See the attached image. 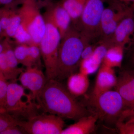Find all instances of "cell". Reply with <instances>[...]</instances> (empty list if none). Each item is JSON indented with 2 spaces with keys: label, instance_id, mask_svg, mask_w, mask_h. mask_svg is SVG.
Here are the masks:
<instances>
[{
  "label": "cell",
  "instance_id": "22",
  "mask_svg": "<svg viewBox=\"0 0 134 134\" xmlns=\"http://www.w3.org/2000/svg\"><path fill=\"white\" fill-rule=\"evenodd\" d=\"M100 66L101 65L90 57L81 60L79 65V72L88 76L97 72Z\"/></svg>",
  "mask_w": 134,
  "mask_h": 134
},
{
  "label": "cell",
  "instance_id": "13",
  "mask_svg": "<svg viewBox=\"0 0 134 134\" xmlns=\"http://www.w3.org/2000/svg\"><path fill=\"white\" fill-rule=\"evenodd\" d=\"M19 65L13 50L3 51L0 54V76L7 81L16 82L24 70L18 66Z\"/></svg>",
  "mask_w": 134,
  "mask_h": 134
},
{
  "label": "cell",
  "instance_id": "8",
  "mask_svg": "<svg viewBox=\"0 0 134 134\" xmlns=\"http://www.w3.org/2000/svg\"><path fill=\"white\" fill-rule=\"evenodd\" d=\"M104 0H86L79 21V30L91 41L99 35Z\"/></svg>",
  "mask_w": 134,
  "mask_h": 134
},
{
  "label": "cell",
  "instance_id": "21",
  "mask_svg": "<svg viewBox=\"0 0 134 134\" xmlns=\"http://www.w3.org/2000/svg\"><path fill=\"white\" fill-rule=\"evenodd\" d=\"M29 45L16 44L14 48V53L19 64L27 68L29 65Z\"/></svg>",
  "mask_w": 134,
  "mask_h": 134
},
{
  "label": "cell",
  "instance_id": "15",
  "mask_svg": "<svg viewBox=\"0 0 134 134\" xmlns=\"http://www.w3.org/2000/svg\"><path fill=\"white\" fill-rule=\"evenodd\" d=\"M117 77L113 68L101 64L98 69L96 83L92 92V97L111 90L115 87Z\"/></svg>",
  "mask_w": 134,
  "mask_h": 134
},
{
  "label": "cell",
  "instance_id": "3",
  "mask_svg": "<svg viewBox=\"0 0 134 134\" xmlns=\"http://www.w3.org/2000/svg\"><path fill=\"white\" fill-rule=\"evenodd\" d=\"M40 8L32 0H24L18 11L21 22L17 31L30 40L31 44L39 47L46 29L45 20Z\"/></svg>",
  "mask_w": 134,
  "mask_h": 134
},
{
  "label": "cell",
  "instance_id": "14",
  "mask_svg": "<svg viewBox=\"0 0 134 134\" xmlns=\"http://www.w3.org/2000/svg\"><path fill=\"white\" fill-rule=\"evenodd\" d=\"M133 13L125 17L120 22L110 39L111 44H117L125 47L130 43L134 34Z\"/></svg>",
  "mask_w": 134,
  "mask_h": 134
},
{
  "label": "cell",
  "instance_id": "18",
  "mask_svg": "<svg viewBox=\"0 0 134 134\" xmlns=\"http://www.w3.org/2000/svg\"><path fill=\"white\" fill-rule=\"evenodd\" d=\"M125 48L119 45L110 46L107 51L102 64L113 68L121 67Z\"/></svg>",
  "mask_w": 134,
  "mask_h": 134
},
{
  "label": "cell",
  "instance_id": "4",
  "mask_svg": "<svg viewBox=\"0 0 134 134\" xmlns=\"http://www.w3.org/2000/svg\"><path fill=\"white\" fill-rule=\"evenodd\" d=\"M46 21L45 32L40 44L41 57L47 81L57 77L58 50L61 38L57 27L51 19L43 15Z\"/></svg>",
  "mask_w": 134,
  "mask_h": 134
},
{
  "label": "cell",
  "instance_id": "17",
  "mask_svg": "<svg viewBox=\"0 0 134 134\" xmlns=\"http://www.w3.org/2000/svg\"><path fill=\"white\" fill-rule=\"evenodd\" d=\"M88 76L79 72L68 77L67 88L74 97L82 96L87 91L90 85Z\"/></svg>",
  "mask_w": 134,
  "mask_h": 134
},
{
  "label": "cell",
  "instance_id": "5",
  "mask_svg": "<svg viewBox=\"0 0 134 134\" xmlns=\"http://www.w3.org/2000/svg\"><path fill=\"white\" fill-rule=\"evenodd\" d=\"M25 89L16 82L9 83L5 109L16 118L26 120L38 114L40 108L31 93H26Z\"/></svg>",
  "mask_w": 134,
  "mask_h": 134
},
{
  "label": "cell",
  "instance_id": "28",
  "mask_svg": "<svg viewBox=\"0 0 134 134\" xmlns=\"http://www.w3.org/2000/svg\"><path fill=\"white\" fill-rule=\"evenodd\" d=\"M96 44H91L90 43L87 45L84 48L82 53L81 60L87 59L91 57L94 52Z\"/></svg>",
  "mask_w": 134,
  "mask_h": 134
},
{
  "label": "cell",
  "instance_id": "1",
  "mask_svg": "<svg viewBox=\"0 0 134 134\" xmlns=\"http://www.w3.org/2000/svg\"><path fill=\"white\" fill-rule=\"evenodd\" d=\"M74 97L59 81L50 79L47 81L37 103L45 112L62 118L78 120L88 115V112Z\"/></svg>",
  "mask_w": 134,
  "mask_h": 134
},
{
  "label": "cell",
  "instance_id": "31",
  "mask_svg": "<svg viewBox=\"0 0 134 134\" xmlns=\"http://www.w3.org/2000/svg\"><path fill=\"white\" fill-rule=\"evenodd\" d=\"M110 3H122L130 7L134 12V0H109Z\"/></svg>",
  "mask_w": 134,
  "mask_h": 134
},
{
  "label": "cell",
  "instance_id": "16",
  "mask_svg": "<svg viewBox=\"0 0 134 134\" xmlns=\"http://www.w3.org/2000/svg\"><path fill=\"white\" fill-rule=\"evenodd\" d=\"M98 119L97 115H86L81 117L74 124L63 129L61 134H88L92 133Z\"/></svg>",
  "mask_w": 134,
  "mask_h": 134
},
{
  "label": "cell",
  "instance_id": "37",
  "mask_svg": "<svg viewBox=\"0 0 134 134\" xmlns=\"http://www.w3.org/2000/svg\"><path fill=\"white\" fill-rule=\"evenodd\" d=\"M133 59H134V55L133 56Z\"/></svg>",
  "mask_w": 134,
  "mask_h": 134
},
{
  "label": "cell",
  "instance_id": "29",
  "mask_svg": "<svg viewBox=\"0 0 134 134\" xmlns=\"http://www.w3.org/2000/svg\"><path fill=\"white\" fill-rule=\"evenodd\" d=\"M24 0H0V5L11 8H18L22 4Z\"/></svg>",
  "mask_w": 134,
  "mask_h": 134
},
{
  "label": "cell",
  "instance_id": "6",
  "mask_svg": "<svg viewBox=\"0 0 134 134\" xmlns=\"http://www.w3.org/2000/svg\"><path fill=\"white\" fill-rule=\"evenodd\" d=\"M91 104L98 119L117 122L125 109V104L118 92L111 90L92 96Z\"/></svg>",
  "mask_w": 134,
  "mask_h": 134
},
{
  "label": "cell",
  "instance_id": "10",
  "mask_svg": "<svg viewBox=\"0 0 134 134\" xmlns=\"http://www.w3.org/2000/svg\"><path fill=\"white\" fill-rule=\"evenodd\" d=\"M18 79L22 86L30 91L37 102L47 82L46 77L41 68L37 67L26 68L19 75Z\"/></svg>",
  "mask_w": 134,
  "mask_h": 134
},
{
  "label": "cell",
  "instance_id": "19",
  "mask_svg": "<svg viewBox=\"0 0 134 134\" xmlns=\"http://www.w3.org/2000/svg\"><path fill=\"white\" fill-rule=\"evenodd\" d=\"M86 0H62L60 2L69 13L74 24H79L80 16Z\"/></svg>",
  "mask_w": 134,
  "mask_h": 134
},
{
  "label": "cell",
  "instance_id": "30",
  "mask_svg": "<svg viewBox=\"0 0 134 134\" xmlns=\"http://www.w3.org/2000/svg\"><path fill=\"white\" fill-rule=\"evenodd\" d=\"M129 117H134V106L131 108H126L123 110L118 121Z\"/></svg>",
  "mask_w": 134,
  "mask_h": 134
},
{
  "label": "cell",
  "instance_id": "23",
  "mask_svg": "<svg viewBox=\"0 0 134 134\" xmlns=\"http://www.w3.org/2000/svg\"><path fill=\"white\" fill-rule=\"evenodd\" d=\"M116 126L120 134H134V117L119 120L116 122Z\"/></svg>",
  "mask_w": 134,
  "mask_h": 134
},
{
  "label": "cell",
  "instance_id": "11",
  "mask_svg": "<svg viewBox=\"0 0 134 134\" xmlns=\"http://www.w3.org/2000/svg\"><path fill=\"white\" fill-rule=\"evenodd\" d=\"M46 7L44 15L54 24L62 38L71 28L72 21L70 15L60 2H52Z\"/></svg>",
  "mask_w": 134,
  "mask_h": 134
},
{
  "label": "cell",
  "instance_id": "9",
  "mask_svg": "<svg viewBox=\"0 0 134 134\" xmlns=\"http://www.w3.org/2000/svg\"><path fill=\"white\" fill-rule=\"evenodd\" d=\"M134 12L131 8L124 4L110 3V6L104 9L100 19L99 35L103 40L110 39L121 20Z\"/></svg>",
  "mask_w": 134,
  "mask_h": 134
},
{
  "label": "cell",
  "instance_id": "25",
  "mask_svg": "<svg viewBox=\"0 0 134 134\" xmlns=\"http://www.w3.org/2000/svg\"><path fill=\"white\" fill-rule=\"evenodd\" d=\"M21 120L7 112L0 114V133L9 127L19 126Z\"/></svg>",
  "mask_w": 134,
  "mask_h": 134
},
{
  "label": "cell",
  "instance_id": "32",
  "mask_svg": "<svg viewBox=\"0 0 134 134\" xmlns=\"http://www.w3.org/2000/svg\"><path fill=\"white\" fill-rule=\"evenodd\" d=\"M33 1L41 8L43 7H46L52 2L51 0H32Z\"/></svg>",
  "mask_w": 134,
  "mask_h": 134
},
{
  "label": "cell",
  "instance_id": "34",
  "mask_svg": "<svg viewBox=\"0 0 134 134\" xmlns=\"http://www.w3.org/2000/svg\"><path fill=\"white\" fill-rule=\"evenodd\" d=\"M2 28L1 25V22H0V37H1V36L3 37L2 36Z\"/></svg>",
  "mask_w": 134,
  "mask_h": 134
},
{
  "label": "cell",
  "instance_id": "35",
  "mask_svg": "<svg viewBox=\"0 0 134 134\" xmlns=\"http://www.w3.org/2000/svg\"><path fill=\"white\" fill-rule=\"evenodd\" d=\"M7 111L3 108H0V114L2 113L5 112H7Z\"/></svg>",
  "mask_w": 134,
  "mask_h": 134
},
{
  "label": "cell",
  "instance_id": "2",
  "mask_svg": "<svg viewBox=\"0 0 134 134\" xmlns=\"http://www.w3.org/2000/svg\"><path fill=\"white\" fill-rule=\"evenodd\" d=\"M90 41L81 32L71 27L60 42L55 79L62 81L74 73L79 67L84 48Z\"/></svg>",
  "mask_w": 134,
  "mask_h": 134
},
{
  "label": "cell",
  "instance_id": "36",
  "mask_svg": "<svg viewBox=\"0 0 134 134\" xmlns=\"http://www.w3.org/2000/svg\"><path fill=\"white\" fill-rule=\"evenodd\" d=\"M133 63L134 64V59H133Z\"/></svg>",
  "mask_w": 134,
  "mask_h": 134
},
{
  "label": "cell",
  "instance_id": "33",
  "mask_svg": "<svg viewBox=\"0 0 134 134\" xmlns=\"http://www.w3.org/2000/svg\"><path fill=\"white\" fill-rule=\"evenodd\" d=\"M5 38L4 37H0V54L4 51L5 49Z\"/></svg>",
  "mask_w": 134,
  "mask_h": 134
},
{
  "label": "cell",
  "instance_id": "26",
  "mask_svg": "<svg viewBox=\"0 0 134 134\" xmlns=\"http://www.w3.org/2000/svg\"><path fill=\"white\" fill-rule=\"evenodd\" d=\"M9 83L0 76V108L5 109Z\"/></svg>",
  "mask_w": 134,
  "mask_h": 134
},
{
  "label": "cell",
  "instance_id": "24",
  "mask_svg": "<svg viewBox=\"0 0 134 134\" xmlns=\"http://www.w3.org/2000/svg\"><path fill=\"white\" fill-rule=\"evenodd\" d=\"M21 22V18L19 11L12 18L7 28L3 32L2 36L5 38H13L17 30L20 25Z\"/></svg>",
  "mask_w": 134,
  "mask_h": 134
},
{
  "label": "cell",
  "instance_id": "12",
  "mask_svg": "<svg viewBox=\"0 0 134 134\" xmlns=\"http://www.w3.org/2000/svg\"><path fill=\"white\" fill-rule=\"evenodd\" d=\"M115 88L123 99L125 109L134 106V70H125L122 71L117 77Z\"/></svg>",
  "mask_w": 134,
  "mask_h": 134
},
{
  "label": "cell",
  "instance_id": "20",
  "mask_svg": "<svg viewBox=\"0 0 134 134\" xmlns=\"http://www.w3.org/2000/svg\"><path fill=\"white\" fill-rule=\"evenodd\" d=\"M18 8L9 7L5 6L0 8V22L3 32L7 28L12 18L18 12Z\"/></svg>",
  "mask_w": 134,
  "mask_h": 134
},
{
  "label": "cell",
  "instance_id": "27",
  "mask_svg": "<svg viewBox=\"0 0 134 134\" xmlns=\"http://www.w3.org/2000/svg\"><path fill=\"white\" fill-rule=\"evenodd\" d=\"M27 134V133L24 130L18 125L9 127L0 133V134Z\"/></svg>",
  "mask_w": 134,
  "mask_h": 134
},
{
  "label": "cell",
  "instance_id": "7",
  "mask_svg": "<svg viewBox=\"0 0 134 134\" xmlns=\"http://www.w3.org/2000/svg\"><path fill=\"white\" fill-rule=\"evenodd\" d=\"M64 125L63 118L58 115L38 114L26 120H21L19 126L27 134H61Z\"/></svg>",
  "mask_w": 134,
  "mask_h": 134
}]
</instances>
